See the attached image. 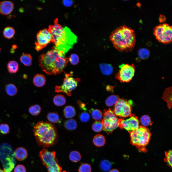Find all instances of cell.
Here are the masks:
<instances>
[{
    "instance_id": "obj_1",
    "label": "cell",
    "mask_w": 172,
    "mask_h": 172,
    "mask_svg": "<svg viewBox=\"0 0 172 172\" xmlns=\"http://www.w3.org/2000/svg\"><path fill=\"white\" fill-rule=\"evenodd\" d=\"M48 30L51 35L54 48L59 51L65 54L77 42L76 36L68 27H63L59 24L57 18L53 25L49 26Z\"/></svg>"
},
{
    "instance_id": "obj_2",
    "label": "cell",
    "mask_w": 172,
    "mask_h": 172,
    "mask_svg": "<svg viewBox=\"0 0 172 172\" xmlns=\"http://www.w3.org/2000/svg\"><path fill=\"white\" fill-rule=\"evenodd\" d=\"M69 61L65 53L54 47L51 50L40 55L39 65L48 75H56L62 72Z\"/></svg>"
},
{
    "instance_id": "obj_3",
    "label": "cell",
    "mask_w": 172,
    "mask_h": 172,
    "mask_svg": "<svg viewBox=\"0 0 172 172\" xmlns=\"http://www.w3.org/2000/svg\"><path fill=\"white\" fill-rule=\"evenodd\" d=\"M110 39L113 46L121 52L132 50L136 43L134 31L125 25L114 30L110 36Z\"/></svg>"
},
{
    "instance_id": "obj_4",
    "label": "cell",
    "mask_w": 172,
    "mask_h": 172,
    "mask_svg": "<svg viewBox=\"0 0 172 172\" xmlns=\"http://www.w3.org/2000/svg\"><path fill=\"white\" fill-rule=\"evenodd\" d=\"M33 131L37 143L42 147L51 146L57 141L58 135L57 130L52 123L39 121L34 126Z\"/></svg>"
},
{
    "instance_id": "obj_5",
    "label": "cell",
    "mask_w": 172,
    "mask_h": 172,
    "mask_svg": "<svg viewBox=\"0 0 172 172\" xmlns=\"http://www.w3.org/2000/svg\"><path fill=\"white\" fill-rule=\"evenodd\" d=\"M130 134L131 144L139 151L144 153L147 152L146 147L149 144L151 136L149 129L144 126H139L137 129Z\"/></svg>"
},
{
    "instance_id": "obj_6",
    "label": "cell",
    "mask_w": 172,
    "mask_h": 172,
    "mask_svg": "<svg viewBox=\"0 0 172 172\" xmlns=\"http://www.w3.org/2000/svg\"><path fill=\"white\" fill-rule=\"evenodd\" d=\"M14 151L8 143H3L0 145V158L5 172H11L14 167L16 161Z\"/></svg>"
},
{
    "instance_id": "obj_7",
    "label": "cell",
    "mask_w": 172,
    "mask_h": 172,
    "mask_svg": "<svg viewBox=\"0 0 172 172\" xmlns=\"http://www.w3.org/2000/svg\"><path fill=\"white\" fill-rule=\"evenodd\" d=\"M39 156L48 172H61L62 168L58 164L55 151H50L44 148L40 151Z\"/></svg>"
},
{
    "instance_id": "obj_8",
    "label": "cell",
    "mask_w": 172,
    "mask_h": 172,
    "mask_svg": "<svg viewBox=\"0 0 172 172\" xmlns=\"http://www.w3.org/2000/svg\"><path fill=\"white\" fill-rule=\"evenodd\" d=\"M118 119L111 108L103 110V118L102 121L103 130L107 134L112 133L119 126Z\"/></svg>"
},
{
    "instance_id": "obj_9",
    "label": "cell",
    "mask_w": 172,
    "mask_h": 172,
    "mask_svg": "<svg viewBox=\"0 0 172 172\" xmlns=\"http://www.w3.org/2000/svg\"><path fill=\"white\" fill-rule=\"evenodd\" d=\"M73 72L70 74L65 73V77L63 84L59 86H56L55 91L58 93H64L68 96L71 95V92L75 89L77 86L80 79L79 78H74L72 77Z\"/></svg>"
},
{
    "instance_id": "obj_10",
    "label": "cell",
    "mask_w": 172,
    "mask_h": 172,
    "mask_svg": "<svg viewBox=\"0 0 172 172\" xmlns=\"http://www.w3.org/2000/svg\"><path fill=\"white\" fill-rule=\"evenodd\" d=\"M153 34L160 42L167 44L172 42V26L167 23H163L156 26L153 31Z\"/></svg>"
},
{
    "instance_id": "obj_11",
    "label": "cell",
    "mask_w": 172,
    "mask_h": 172,
    "mask_svg": "<svg viewBox=\"0 0 172 172\" xmlns=\"http://www.w3.org/2000/svg\"><path fill=\"white\" fill-rule=\"evenodd\" d=\"M119 70L115 77L121 82L130 81L134 76L135 67L133 64H123L119 66Z\"/></svg>"
},
{
    "instance_id": "obj_12",
    "label": "cell",
    "mask_w": 172,
    "mask_h": 172,
    "mask_svg": "<svg viewBox=\"0 0 172 172\" xmlns=\"http://www.w3.org/2000/svg\"><path fill=\"white\" fill-rule=\"evenodd\" d=\"M52 37L48 29L45 28L40 30L37 35L35 48L38 51L42 50L48 44L52 42Z\"/></svg>"
},
{
    "instance_id": "obj_13",
    "label": "cell",
    "mask_w": 172,
    "mask_h": 172,
    "mask_svg": "<svg viewBox=\"0 0 172 172\" xmlns=\"http://www.w3.org/2000/svg\"><path fill=\"white\" fill-rule=\"evenodd\" d=\"M113 112L116 116L126 117L131 114V108L128 101L119 99L115 104Z\"/></svg>"
},
{
    "instance_id": "obj_14",
    "label": "cell",
    "mask_w": 172,
    "mask_h": 172,
    "mask_svg": "<svg viewBox=\"0 0 172 172\" xmlns=\"http://www.w3.org/2000/svg\"><path fill=\"white\" fill-rule=\"evenodd\" d=\"M130 118L125 120L118 119V126L122 129H125L130 133L137 129L139 127V122L138 118L134 114H131Z\"/></svg>"
},
{
    "instance_id": "obj_15",
    "label": "cell",
    "mask_w": 172,
    "mask_h": 172,
    "mask_svg": "<svg viewBox=\"0 0 172 172\" xmlns=\"http://www.w3.org/2000/svg\"><path fill=\"white\" fill-rule=\"evenodd\" d=\"M14 8V4L12 2L4 1L0 2V14L7 15L10 14Z\"/></svg>"
},
{
    "instance_id": "obj_16",
    "label": "cell",
    "mask_w": 172,
    "mask_h": 172,
    "mask_svg": "<svg viewBox=\"0 0 172 172\" xmlns=\"http://www.w3.org/2000/svg\"><path fill=\"white\" fill-rule=\"evenodd\" d=\"M14 155L16 159L20 161H22L26 159L28 156L27 150L22 147L16 148L14 151Z\"/></svg>"
},
{
    "instance_id": "obj_17",
    "label": "cell",
    "mask_w": 172,
    "mask_h": 172,
    "mask_svg": "<svg viewBox=\"0 0 172 172\" xmlns=\"http://www.w3.org/2000/svg\"><path fill=\"white\" fill-rule=\"evenodd\" d=\"M64 126L67 130H73L77 128V123L74 119L70 118L66 120L64 123Z\"/></svg>"
},
{
    "instance_id": "obj_18",
    "label": "cell",
    "mask_w": 172,
    "mask_h": 172,
    "mask_svg": "<svg viewBox=\"0 0 172 172\" xmlns=\"http://www.w3.org/2000/svg\"><path fill=\"white\" fill-rule=\"evenodd\" d=\"M92 142L94 144L96 147H101L104 145L106 141L105 137L103 135L98 134L94 137Z\"/></svg>"
},
{
    "instance_id": "obj_19",
    "label": "cell",
    "mask_w": 172,
    "mask_h": 172,
    "mask_svg": "<svg viewBox=\"0 0 172 172\" xmlns=\"http://www.w3.org/2000/svg\"><path fill=\"white\" fill-rule=\"evenodd\" d=\"M172 88L171 87L165 90L162 96L163 99L167 102L169 108H172Z\"/></svg>"
},
{
    "instance_id": "obj_20",
    "label": "cell",
    "mask_w": 172,
    "mask_h": 172,
    "mask_svg": "<svg viewBox=\"0 0 172 172\" xmlns=\"http://www.w3.org/2000/svg\"><path fill=\"white\" fill-rule=\"evenodd\" d=\"M63 113L66 118H70L76 115V110L74 107L70 105L67 106L64 108Z\"/></svg>"
},
{
    "instance_id": "obj_21",
    "label": "cell",
    "mask_w": 172,
    "mask_h": 172,
    "mask_svg": "<svg viewBox=\"0 0 172 172\" xmlns=\"http://www.w3.org/2000/svg\"><path fill=\"white\" fill-rule=\"evenodd\" d=\"M46 80L42 74H38L35 75L33 78V81L34 85L38 87L43 86L45 84Z\"/></svg>"
},
{
    "instance_id": "obj_22",
    "label": "cell",
    "mask_w": 172,
    "mask_h": 172,
    "mask_svg": "<svg viewBox=\"0 0 172 172\" xmlns=\"http://www.w3.org/2000/svg\"><path fill=\"white\" fill-rule=\"evenodd\" d=\"M20 60L21 63L26 66H29L32 64V58L29 54L23 53L20 58Z\"/></svg>"
},
{
    "instance_id": "obj_23",
    "label": "cell",
    "mask_w": 172,
    "mask_h": 172,
    "mask_svg": "<svg viewBox=\"0 0 172 172\" xmlns=\"http://www.w3.org/2000/svg\"><path fill=\"white\" fill-rule=\"evenodd\" d=\"M19 67L18 63L14 60L9 62L7 65L8 70L11 74H14L17 72L18 70Z\"/></svg>"
},
{
    "instance_id": "obj_24",
    "label": "cell",
    "mask_w": 172,
    "mask_h": 172,
    "mask_svg": "<svg viewBox=\"0 0 172 172\" xmlns=\"http://www.w3.org/2000/svg\"><path fill=\"white\" fill-rule=\"evenodd\" d=\"M46 117L47 119L51 123H57L59 122V116L58 113L56 112L48 113Z\"/></svg>"
},
{
    "instance_id": "obj_25",
    "label": "cell",
    "mask_w": 172,
    "mask_h": 172,
    "mask_svg": "<svg viewBox=\"0 0 172 172\" xmlns=\"http://www.w3.org/2000/svg\"><path fill=\"white\" fill-rule=\"evenodd\" d=\"M53 101L55 105L59 107L63 106L65 104L66 99L63 95L58 94L54 97Z\"/></svg>"
},
{
    "instance_id": "obj_26",
    "label": "cell",
    "mask_w": 172,
    "mask_h": 172,
    "mask_svg": "<svg viewBox=\"0 0 172 172\" xmlns=\"http://www.w3.org/2000/svg\"><path fill=\"white\" fill-rule=\"evenodd\" d=\"M6 92L9 96H11L15 95L17 92V89L14 84H9L6 85L5 87Z\"/></svg>"
},
{
    "instance_id": "obj_27",
    "label": "cell",
    "mask_w": 172,
    "mask_h": 172,
    "mask_svg": "<svg viewBox=\"0 0 172 172\" xmlns=\"http://www.w3.org/2000/svg\"><path fill=\"white\" fill-rule=\"evenodd\" d=\"M100 67L102 73L104 75H110L113 72V68L110 64L105 63L100 64Z\"/></svg>"
},
{
    "instance_id": "obj_28",
    "label": "cell",
    "mask_w": 172,
    "mask_h": 172,
    "mask_svg": "<svg viewBox=\"0 0 172 172\" xmlns=\"http://www.w3.org/2000/svg\"><path fill=\"white\" fill-rule=\"evenodd\" d=\"M119 99V97L118 95H110L106 99L105 104L108 107H112L115 105Z\"/></svg>"
},
{
    "instance_id": "obj_29",
    "label": "cell",
    "mask_w": 172,
    "mask_h": 172,
    "mask_svg": "<svg viewBox=\"0 0 172 172\" xmlns=\"http://www.w3.org/2000/svg\"><path fill=\"white\" fill-rule=\"evenodd\" d=\"M15 33L14 28L13 27L8 26L5 27L3 32L4 36L5 38L10 39L13 38Z\"/></svg>"
},
{
    "instance_id": "obj_30",
    "label": "cell",
    "mask_w": 172,
    "mask_h": 172,
    "mask_svg": "<svg viewBox=\"0 0 172 172\" xmlns=\"http://www.w3.org/2000/svg\"><path fill=\"white\" fill-rule=\"evenodd\" d=\"M81 156L80 153L76 150L72 151L69 154V158L70 160L74 162L79 161L81 159Z\"/></svg>"
},
{
    "instance_id": "obj_31",
    "label": "cell",
    "mask_w": 172,
    "mask_h": 172,
    "mask_svg": "<svg viewBox=\"0 0 172 172\" xmlns=\"http://www.w3.org/2000/svg\"><path fill=\"white\" fill-rule=\"evenodd\" d=\"M41 110V108L38 104H36L31 106L29 108V113L32 115L37 116L39 114Z\"/></svg>"
},
{
    "instance_id": "obj_32",
    "label": "cell",
    "mask_w": 172,
    "mask_h": 172,
    "mask_svg": "<svg viewBox=\"0 0 172 172\" xmlns=\"http://www.w3.org/2000/svg\"><path fill=\"white\" fill-rule=\"evenodd\" d=\"M100 167L101 169L104 172L109 171L112 167V164L108 160L104 159L102 160L100 163Z\"/></svg>"
},
{
    "instance_id": "obj_33",
    "label": "cell",
    "mask_w": 172,
    "mask_h": 172,
    "mask_svg": "<svg viewBox=\"0 0 172 172\" xmlns=\"http://www.w3.org/2000/svg\"><path fill=\"white\" fill-rule=\"evenodd\" d=\"M138 55L140 59L144 60L147 59L149 57L150 53L148 49L144 48H142L138 50Z\"/></svg>"
},
{
    "instance_id": "obj_34",
    "label": "cell",
    "mask_w": 172,
    "mask_h": 172,
    "mask_svg": "<svg viewBox=\"0 0 172 172\" xmlns=\"http://www.w3.org/2000/svg\"><path fill=\"white\" fill-rule=\"evenodd\" d=\"M165 157L164 160L168 166L172 168V151L169 150L165 151Z\"/></svg>"
},
{
    "instance_id": "obj_35",
    "label": "cell",
    "mask_w": 172,
    "mask_h": 172,
    "mask_svg": "<svg viewBox=\"0 0 172 172\" xmlns=\"http://www.w3.org/2000/svg\"><path fill=\"white\" fill-rule=\"evenodd\" d=\"M91 111V116L94 120L98 121L102 119L103 114L100 110L98 109H92Z\"/></svg>"
},
{
    "instance_id": "obj_36",
    "label": "cell",
    "mask_w": 172,
    "mask_h": 172,
    "mask_svg": "<svg viewBox=\"0 0 172 172\" xmlns=\"http://www.w3.org/2000/svg\"><path fill=\"white\" fill-rule=\"evenodd\" d=\"M140 122L145 127L151 125L152 123L150 117L147 115L143 116L140 118Z\"/></svg>"
},
{
    "instance_id": "obj_37",
    "label": "cell",
    "mask_w": 172,
    "mask_h": 172,
    "mask_svg": "<svg viewBox=\"0 0 172 172\" xmlns=\"http://www.w3.org/2000/svg\"><path fill=\"white\" fill-rule=\"evenodd\" d=\"M92 128V130L95 132H101L103 129V125L102 121H97L95 122L93 124Z\"/></svg>"
},
{
    "instance_id": "obj_38",
    "label": "cell",
    "mask_w": 172,
    "mask_h": 172,
    "mask_svg": "<svg viewBox=\"0 0 172 172\" xmlns=\"http://www.w3.org/2000/svg\"><path fill=\"white\" fill-rule=\"evenodd\" d=\"M91 166L88 163H85L82 164L78 169L79 172H91Z\"/></svg>"
},
{
    "instance_id": "obj_39",
    "label": "cell",
    "mask_w": 172,
    "mask_h": 172,
    "mask_svg": "<svg viewBox=\"0 0 172 172\" xmlns=\"http://www.w3.org/2000/svg\"><path fill=\"white\" fill-rule=\"evenodd\" d=\"M10 129L9 125L6 123L0 124V132L3 134H6L9 133Z\"/></svg>"
},
{
    "instance_id": "obj_40",
    "label": "cell",
    "mask_w": 172,
    "mask_h": 172,
    "mask_svg": "<svg viewBox=\"0 0 172 172\" xmlns=\"http://www.w3.org/2000/svg\"><path fill=\"white\" fill-rule=\"evenodd\" d=\"M68 59L69 61L73 65L77 64L79 61V58L78 56L75 54H71Z\"/></svg>"
},
{
    "instance_id": "obj_41",
    "label": "cell",
    "mask_w": 172,
    "mask_h": 172,
    "mask_svg": "<svg viewBox=\"0 0 172 172\" xmlns=\"http://www.w3.org/2000/svg\"><path fill=\"white\" fill-rule=\"evenodd\" d=\"M79 118L82 122L86 123L88 122L90 119V116L88 113L86 112L82 113L80 114Z\"/></svg>"
},
{
    "instance_id": "obj_42",
    "label": "cell",
    "mask_w": 172,
    "mask_h": 172,
    "mask_svg": "<svg viewBox=\"0 0 172 172\" xmlns=\"http://www.w3.org/2000/svg\"><path fill=\"white\" fill-rule=\"evenodd\" d=\"M14 172H26L25 167L23 165L19 164L17 165L14 169Z\"/></svg>"
},
{
    "instance_id": "obj_43",
    "label": "cell",
    "mask_w": 172,
    "mask_h": 172,
    "mask_svg": "<svg viewBox=\"0 0 172 172\" xmlns=\"http://www.w3.org/2000/svg\"><path fill=\"white\" fill-rule=\"evenodd\" d=\"M63 4L67 7H70L72 6L73 2L71 0H63Z\"/></svg>"
},
{
    "instance_id": "obj_44",
    "label": "cell",
    "mask_w": 172,
    "mask_h": 172,
    "mask_svg": "<svg viewBox=\"0 0 172 172\" xmlns=\"http://www.w3.org/2000/svg\"><path fill=\"white\" fill-rule=\"evenodd\" d=\"M77 103L81 108L85 110H86L85 104L80 101H77Z\"/></svg>"
},
{
    "instance_id": "obj_45",
    "label": "cell",
    "mask_w": 172,
    "mask_h": 172,
    "mask_svg": "<svg viewBox=\"0 0 172 172\" xmlns=\"http://www.w3.org/2000/svg\"><path fill=\"white\" fill-rule=\"evenodd\" d=\"M166 17L163 15H161L159 17L160 22H164L166 20Z\"/></svg>"
},
{
    "instance_id": "obj_46",
    "label": "cell",
    "mask_w": 172,
    "mask_h": 172,
    "mask_svg": "<svg viewBox=\"0 0 172 172\" xmlns=\"http://www.w3.org/2000/svg\"><path fill=\"white\" fill-rule=\"evenodd\" d=\"M108 172H120L118 169H113L109 171Z\"/></svg>"
},
{
    "instance_id": "obj_47",
    "label": "cell",
    "mask_w": 172,
    "mask_h": 172,
    "mask_svg": "<svg viewBox=\"0 0 172 172\" xmlns=\"http://www.w3.org/2000/svg\"><path fill=\"white\" fill-rule=\"evenodd\" d=\"M12 48L15 49L17 48V46L15 44H14L12 46Z\"/></svg>"
},
{
    "instance_id": "obj_48",
    "label": "cell",
    "mask_w": 172,
    "mask_h": 172,
    "mask_svg": "<svg viewBox=\"0 0 172 172\" xmlns=\"http://www.w3.org/2000/svg\"><path fill=\"white\" fill-rule=\"evenodd\" d=\"M10 51V52L11 53H13L15 52L14 49H13L12 48L11 49Z\"/></svg>"
},
{
    "instance_id": "obj_49",
    "label": "cell",
    "mask_w": 172,
    "mask_h": 172,
    "mask_svg": "<svg viewBox=\"0 0 172 172\" xmlns=\"http://www.w3.org/2000/svg\"><path fill=\"white\" fill-rule=\"evenodd\" d=\"M27 75H24L23 76V78L25 79L27 78Z\"/></svg>"
},
{
    "instance_id": "obj_50",
    "label": "cell",
    "mask_w": 172,
    "mask_h": 172,
    "mask_svg": "<svg viewBox=\"0 0 172 172\" xmlns=\"http://www.w3.org/2000/svg\"><path fill=\"white\" fill-rule=\"evenodd\" d=\"M0 172H5L4 170L1 169L0 167Z\"/></svg>"
},
{
    "instance_id": "obj_51",
    "label": "cell",
    "mask_w": 172,
    "mask_h": 172,
    "mask_svg": "<svg viewBox=\"0 0 172 172\" xmlns=\"http://www.w3.org/2000/svg\"><path fill=\"white\" fill-rule=\"evenodd\" d=\"M62 172H67L65 171H63Z\"/></svg>"
},
{
    "instance_id": "obj_52",
    "label": "cell",
    "mask_w": 172,
    "mask_h": 172,
    "mask_svg": "<svg viewBox=\"0 0 172 172\" xmlns=\"http://www.w3.org/2000/svg\"><path fill=\"white\" fill-rule=\"evenodd\" d=\"M1 51V48H0V51Z\"/></svg>"
}]
</instances>
